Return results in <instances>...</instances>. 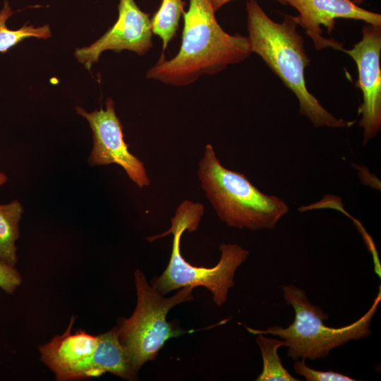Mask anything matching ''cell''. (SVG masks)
Wrapping results in <instances>:
<instances>
[{"label": "cell", "mask_w": 381, "mask_h": 381, "mask_svg": "<svg viewBox=\"0 0 381 381\" xmlns=\"http://www.w3.org/2000/svg\"><path fill=\"white\" fill-rule=\"evenodd\" d=\"M212 0H189L183 11L181 45L170 59L162 53L146 73L150 79L174 86H186L205 74L214 75L252 54L248 37L230 35L217 20Z\"/></svg>", "instance_id": "obj_1"}, {"label": "cell", "mask_w": 381, "mask_h": 381, "mask_svg": "<svg viewBox=\"0 0 381 381\" xmlns=\"http://www.w3.org/2000/svg\"><path fill=\"white\" fill-rule=\"evenodd\" d=\"M247 28L252 53L259 55L285 86L296 95L299 111L315 127L345 128L353 123L338 119L325 109L307 89L305 69L310 60L295 17L286 15L282 23L270 18L255 0L246 4Z\"/></svg>", "instance_id": "obj_2"}, {"label": "cell", "mask_w": 381, "mask_h": 381, "mask_svg": "<svg viewBox=\"0 0 381 381\" xmlns=\"http://www.w3.org/2000/svg\"><path fill=\"white\" fill-rule=\"evenodd\" d=\"M198 165V176L205 196L227 226L272 229L289 212L283 200L263 193L243 174L222 166L211 144L206 145Z\"/></svg>", "instance_id": "obj_3"}, {"label": "cell", "mask_w": 381, "mask_h": 381, "mask_svg": "<svg viewBox=\"0 0 381 381\" xmlns=\"http://www.w3.org/2000/svg\"><path fill=\"white\" fill-rule=\"evenodd\" d=\"M204 206L200 202L186 200L177 207L171 218V226L164 233L147 238L150 241L173 234L172 250L169 262L164 272L152 281V286L163 296L184 287L204 286L211 291L214 303L222 306L227 299L229 288L234 284L237 268L247 259L249 252L237 244L222 243L221 258L212 267L194 266L181 253V238L185 231L197 230Z\"/></svg>", "instance_id": "obj_4"}, {"label": "cell", "mask_w": 381, "mask_h": 381, "mask_svg": "<svg viewBox=\"0 0 381 381\" xmlns=\"http://www.w3.org/2000/svg\"><path fill=\"white\" fill-rule=\"evenodd\" d=\"M380 289L369 310L358 320L344 327L334 328L326 326L328 314L313 304L306 292L294 285L282 286L287 305L293 307L294 321L287 327L272 326L265 330L246 329L252 334L277 336L288 348L287 356L294 360H315L327 357L330 351L351 340L368 337L372 334L371 320L381 301Z\"/></svg>", "instance_id": "obj_5"}, {"label": "cell", "mask_w": 381, "mask_h": 381, "mask_svg": "<svg viewBox=\"0 0 381 381\" xmlns=\"http://www.w3.org/2000/svg\"><path fill=\"white\" fill-rule=\"evenodd\" d=\"M134 280L136 308L130 318L119 319L116 329L133 370L138 374L144 363L157 358L167 340L183 334V330L166 318L172 308L193 299V288H181L174 296L165 298L149 284L141 270L135 271Z\"/></svg>", "instance_id": "obj_6"}, {"label": "cell", "mask_w": 381, "mask_h": 381, "mask_svg": "<svg viewBox=\"0 0 381 381\" xmlns=\"http://www.w3.org/2000/svg\"><path fill=\"white\" fill-rule=\"evenodd\" d=\"M76 112L85 118L92 132L93 147L88 158L92 166L116 164L138 187L150 184L144 163L130 152L123 139V126L116 114L112 99L106 100V109L87 112L80 107Z\"/></svg>", "instance_id": "obj_7"}, {"label": "cell", "mask_w": 381, "mask_h": 381, "mask_svg": "<svg viewBox=\"0 0 381 381\" xmlns=\"http://www.w3.org/2000/svg\"><path fill=\"white\" fill-rule=\"evenodd\" d=\"M341 52L355 61L358 73L356 86L362 92L358 108L359 126L363 128V145L377 135L381 129V26L366 23L362 38L352 49Z\"/></svg>", "instance_id": "obj_8"}, {"label": "cell", "mask_w": 381, "mask_h": 381, "mask_svg": "<svg viewBox=\"0 0 381 381\" xmlns=\"http://www.w3.org/2000/svg\"><path fill=\"white\" fill-rule=\"evenodd\" d=\"M118 10L116 23L102 37L87 47L75 49V58L88 71L104 51L119 53L129 50L142 56L152 47L150 15L143 12L134 0H119Z\"/></svg>", "instance_id": "obj_9"}, {"label": "cell", "mask_w": 381, "mask_h": 381, "mask_svg": "<svg viewBox=\"0 0 381 381\" xmlns=\"http://www.w3.org/2000/svg\"><path fill=\"white\" fill-rule=\"evenodd\" d=\"M278 2L296 8L298 16L294 17L298 25L306 30L318 50L331 47L341 51L344 48L342 42L334 38L327 39L322 35L321 26H325L330 33L337 18L363 20L381 26L380 13L364 9L351 0H278Z\"/></svg>", "instance_id": "obj_10"}, {"label": "cell", "mask_w": 381, "mask_h": 381, "mask_svg": "<svg viewBox=\"0 0 381 381\" xmlns=\"http://www.w3.org/2000/svg\"><path fill=\"white\" fill-rule=\"evenodd\" d=\"M74 319L71 318L62 334L39 346L42 362L54 373L59 381L87 378L97 344V336L83 330L71 333Z\"/></svg>", "instance_id": "obj_11"}, {"label": "cell", "mask_w": 381, "mask_h": 381, "mask_svg": "<svg viewBox=\"0 0 381 381\" xmlns=\"http://www.w3.org/2000/svg\"><path fill=\"white\" fill-rule=\"evenodd\" d=\"M110 373L123 379L133 380L137 374L133 370L128 356L119 341L116 327L97 336L87 377Z\"/></svg>", "instance_id": "obj_12"}, {"label": "cell", "mask_w": 381, "mask_h": 381, "mask_svg": "<svg viewBox=\"0 0 381 381\" xmlns=\"http://www.w3.org/2000/svg\"><path fill=\"white\" fill-rule=\"evenodd\" d=\"M23 212V206L17 200L0 204V260L12 266L18 260L16 242L19 238Z\"/></svg>", "instance_id": "obj_13"}, {"label": "cell", "mask_w": 381, "mask_h": 381, "mask_svg": "<svg viewBox=\"0 0 381 381\" xmlns=\"http://www.w3.org/2000/svg\"><path fill=\"white\" fill-rule=\"evenodd\" d=\"M184 5L183 0H162L159 9L151 18L152 33L162 41V53L176 35Z\"/></svg>", "instance_id": "obj_14"}, {"label": "cell", "mask_w": 381, "mask_h": 381, "mask_svg": "<svg viewBox=\"0 0 381 381\" xmlns=\"http://www.w3.org/2000/svg\"><path fill=\"white\" fill-rule=\"evenodd\" d=\"M256 342L260 349L263 368L257 381H298L283 366L277 350L284 346L282 339L267 338L263 334H257Z\"/></svg>", "instance_id": "obj_15"}, {"label": "cell", "mask_w": 381, "mask_h": 381, "mask_svg": "<svg viewBox=\"0 0 381 381\" xmlns=\"http://www.w3.org/2000/svg\"><path fill=\"white\" fill-rule=\"evenodd\" d=\"M13 14L9 4L5 1L0 11V53H6L24 39L36 37L48 39L52 33L49 25L35 28L33 25H24L18 30H10L6 25V20Z\"/></svg>", "instance_id": "obj_16"}, {"label": "cell", "mask_w": 381, "mask_h": 381, "mask_svg": "<svg viewBox=\"0 0 381 381\" xmlns=\"http://www.w3.org/2000/svg\"><path fill=\"white\" fill-rule=\"evenodd\" d=\"M294 370L307 381H355L354 379L338 372L313 369L306 364L304 360H296L294 364Z\"/></svg>", "instance_id": "obj_17"}, {"label": "cell", "mask_w": 381, "mask_h": 381, "mask_svg": "<svg viewBox=\"0 0 381 381\" xmlns=\"http://www.w3.org/2000/svg\"><path fill=\"white\" fill-rule=\"evenodd\" d=\"M22 283V277L15 266L0 260V288L7 294H13Z\"/></svg>", "instance_id": "obj_18"}, {"label": "cell", "mask_w": 381, "mask_h": 381, "mask_svg": "<svg viewBox=\"0 0 381 381\" xmlns=\"http://www.w3.org/2000/svg\"><path fill=\"white\" fill-rule=\"evenodd\" d=\"M233 0H212V4L214 11L221 8L224 5ZM277 1L278 0H275Z\"/></svg>", "instance_id": "obj_19"}, {"label": "cell", "mask_w": 381, "mask_h": 381, "mask_svg": "<svg viewBox=\"0 0 381 381\" xmlns=\"http://www.w3.org/2000/svg\"><path fill=\"white\" fill-rule=\"evenodd\" d=\"M7 181V176L5 174L0 172V186L5 183Z\"/></svg>", "instance_id": "obj_20"}, {"label": "cell", "mask_w": 381, "mask_h": 381, "mask_svg": "<svg viewBox=\"0 0 381 381\" xmlns=\"http://www.w3.org/2000/svg\"><path fill=\"white\" fill-rule=\"evenodd\" d=\"M364 0H351V1L353 3H354L355 4L359 6V4H362Z\"/></svg>", "instance_id": "obj_21"}]
</instances>
